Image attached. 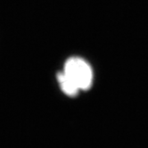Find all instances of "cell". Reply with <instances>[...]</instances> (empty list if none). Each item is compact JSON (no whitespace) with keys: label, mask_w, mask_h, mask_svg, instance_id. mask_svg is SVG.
<instances>
[{"label":"cell","mask_w":148,"mask_h":148,"mask_svg":"<svg viewBox=\"0 0 148 148\" xmlns=\"http://www.w3.org/2000/svg\"><path fill=\"white\" fill-rule=\"evenodd\" d=\"M62 73L79 91L89 89L93 84V70L83 58L78 56L69 58L64 64Z\"/></svg>","instance_id":"6da1fadb"},{"label":"cell","mask_w":148,"mask_h":148,"mask_svg":"<svg viewBox=\"0 0 148 148\" xmlns=\"http://www.w3.org/2000/svg\"><path fill=\"white\" fill-rule=\"evenodd\" d=\"M57 80L62 91L68 97H76L79 93V90L66 78L62 71L57 74Z\"/></svg>","instance_id":"7a4b0ae2"}]
</instances>
